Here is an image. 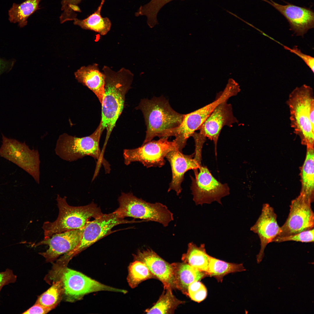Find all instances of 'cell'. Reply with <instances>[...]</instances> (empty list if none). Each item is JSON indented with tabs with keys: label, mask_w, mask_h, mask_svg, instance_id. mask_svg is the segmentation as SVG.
<instances>
[{
	"label": "cell",
	"mask_w": 314,
	"mask_h": 314,
	"mask_svg": "<svg viewBox=\"0 0 314 314\" xmlns=\"http://www.w3.org/2000/svg\"><path fill=\"white\" fill-rule=\"evenodd\" d=\"M102 70L105 76V80L99 124L102 132L104 129L106 130L104 145L105 147L123 110L125 95L130 88L134 75L130 70L124 67L115 72L109 67L104 65Z\"/></svg>",
	"instance_id": "obj_1"
},
{
	"label": "cell",
	"mask_w": 314,
	"mask_h": 314,
	"mask_svg": "<svg viewBox=\"0 0 314 314\" xmlns=\"http://www.w3.org/2000/svg\"><path fill=\"white\" fill-rule=\"evenodd\" d=\"M136 108L142 111L146 126L143 143L156 137H164L167 131L181 124L184 115L174 110L168 100L163 96L142 99Z\"/></svg>",
	"instance_id": "obj_2"
},
{
	"label": "cell",
	"mask_w": 314,
	"mask_h": 314,
	"mask_svg": "<svg viewBox=\"0 0 314 314\" xmlns=\"http://www.w3.org/2000/svg\"><path fill=\"white\" fill-rule=\"evenodd\" d=\"M102 132L99 124L95 131L90 135L78 138L64 133L59 136L56 143L55 151L62 159L72 162L90 156L97 160L96 171L103 164L107 173L110 172V165L103 157L99 146V142Z\"/></svg>",
	"instance_id": "obj_3"
},
{
	"label": "cell",
	"mask_w": 314,
	"mask_h": 314,
	"mask_svg": "<svg viewBox=\"0 0 314 314\" xmlns=\"http://www.w3.org/2000/svg\"><path fill=\"white\" fill-rule=\"evenodd\" d=\"M286 103L290 112V125L307 147H314V129L309 119L314 106L313 89L306 84L296 87L289 94Z\"/></svg>",
	"instance_id": "obj_4"
},
{
	"label": "cell",
	"mask_w": 314,
	"mask_h": 314,
	"mask_svg": "<svg viewBox=\"0 0 314 314\" xmlns=\"http://www.w3.org/2000/svg\"><path fill=\"white\" fill-rule=\"evenodd\" d=\"M67 197L57 195L56 200L59 209L57 219L53 222H44L42 228L44 238L46 239L56 233L83 228L91 218L95 219L103 213L100 208L92 202L87 205L74 206L69 205Z\"/></svg>",
	"instance_id": "obj_5"
},
{
	"label": "cell",
	"mask_w": 314,
	"mask_h": 314,
	"mask_svg": "<svg viewBox=\"0 0 314 314\" xmlns=\"http://www.w3.org/2000/svg\"><path fill=\"white\" fill-rule=\"evenodd\" d=\"M119 207L114 212L120 216L144 220L167 226L174 219L173 213L167 206L159 202L146 201L131 193H122L118 199Z\"/></svg>",
	"instance_id": "obj_6"
},
{
	"label": "cell",
	"mask_w": 314,
	"mask_h": 314,
	"mask_svg": "<svg viewBox=\"0 0 314 314\" xmlns=\"http://www.w3.org/2000/svg\"><path fill=\"white\" fill-rule=\"evenodd\" d=\"M0 156L15 164L40 183V161L37 150L30 149L25 142L9 138L2 134Z\"/></svg>",
	"instance_id": "obj_7"
},
{
	"label": "cell",
	"mask_w": 314,
	"mask_h": 314,
	"mask_svg": "<svg viewBox=\"0 0 314 314\" xmlns=\"http://www.w3.org/2000/svg\"><path fill=\"white\" fill-rule=\"evenodd\" d=\"M168 137L161 138L158 140H151L136 148L125 149L123 151L125 164L139 162L147 168L161 167L165 165L164 158L170 151L178 149L175 141H170Z\"/></svg>",
	"instance_id": "obj_8"
},
{
	"label": "cell",
	"mask_w": 314,
	"mask_h": 314,
	"mask_svg": "<svg viewBox=\"0 0 314 314\" xmlns=\"http://www.w3.org/2000/svg\"><path fill=\"white\" fill-rule=\"evenodd\" d=\"M198 170H194V177L190 176V188L195 204L202 205L215 201L222 204V198L229 194L227 184L218 181L206 167L201 165Z\"/></svg>",
	"instance_id": "obj_9"
},
{
	"label": "cell",
	"mask_w": 314,
	"mask_h": 314,
	"mask_svg": "<svg viewBox=\"0 0 314 314\" xmlns=\"http://www.w3.org/2000/svg\"><path fill=\"white\" fill-rule=\"evenodd\" d=\"M63 294L66 300L72 302L81 299L92 292L107 291L122 292L127 291L102 284L76 271L65 267L60 271Z\"/></svg>",
	"instance_id": "obj_10"
},
{
	"label": "cell",
	"mask_w": 314,
	"mask_h": 314,
	"mask_svg": "<svg viewBox=\"0 0 314 314\" xmlns=\"http://www.w3.org/2000/svg\"><path fill=\"white\" fill-rule=\"evenodd\" d=\"M230 97L229 93L223 90L213 101L195 111L184 114L181 124L176 128L168 131L166 136L175 137L174 140L178 150L182 152L188 139L199 129L214 108L220 103L228 100Z\"/></svg>",
	"instance_id": "obj_11"
},
{
	"label": "cell",
	"mask_w": 314,
	"mask_h": 314,
	"mask_svg": "<svg viewBox=\"0 0 314 314\" xmlns=\"http://www.w3.org/2000/svg\"><path fill=\"white\" fill-rule=\"evenodd\" d=\"M120 216L115 212L103 214L93 221L87 222L84 227L82 238L78 245L72 251L65 254L63 257L70 260L72 257L112 233L114 226L121 224L135 222Z\"/></svg>",
	"instance_id": "obj_12"
},
{
	"label": "cell",
	"mask_w": 314,
	"mask_h": 314,
	"mask_svg": "<svg viewBox=\"0 0 314 314\" xmlns=\"http://www.w3.org/2000/svg\"><path fill=\"white\" fill-rule=\"evenodd\" d=\"M311 203L300 194L292 200L288 217L281 227L280 233L277 236L293 235L313 229L314 215Z\"/></svg>",
	"instance_id": "obj_13"
},
{
	"label": "cell",
	"mask_w": 314,
	"mask_h": 314,
	"mask_svg": "<svg viewBox=\"0 0 314 314\" xmlns=\"http://www.w3.org/2000/svg\"><path fill=\"white\" fill-rule=\"evenodd\" d=\"M228 100L219 104L213 110L198 130L199 134L213 141L216 148L221 131L224 126L231 127L238 121L234 116L231 105Z\"/></svg>",
	"instance_id": "obj_14"
},
{
	"label": "cell",
	"mask_w": 314,
	"mask_h": 314,
	"mask_svg": "<svg viewBox=\"0 0 314 314\" xmlns=\"http://www.w3.org/2000/svg\"><path fill=\"white\" fill-rule=\"evenodd\" d=\"M84 227L55 233L50 238L43 239L35 244V246L42 245L49 246L45 252L39 253L46 261L52 262L60 256L72 251L80 243Z\"/></svg>",
	"instance_id": "obj_15"
},
{
	"label": "cell",
	"mask_w": 314,
	"mask_h": 314,
	"mask_svg": "<svg viewBox=\"0 0 314 314\" xmlns=\"http://www.w3.org/2000/svg\"><path fill=\"white\" fill-rule=\"evenodd\" d=\"M273 7L282 14L289 23L290 30L297 36H303L314 28V13L311 9L287 3L282 5L272 0H262Z\"/></svg>",
	"instance_id": "obj_16"
},
{
	"label": "cell",
	"mask_w": 314,
	"mask_h": 314,
	"mask_svg": "<svg viewBox=\"0 0 314 314\" xmlns=\"http://www.w3.org/2000/svg\"><path fill=\"white\" fill-rule=\"evenodd\" d=\"M250 230L257 234L260 241L261 249L257 256L258 263L262 260L266 246L272 242L281 232L277 222V216L273 208L268 204L263 205L261 214Z\"/></svg>",
	"instance_id": "obj_17"
},
{
	"label": "cell",
	"mask_w": 314,
	"mask_h": 314,
	"mask_svg": "<svg viewBox=\"0 0 314 314\" xmlns=\"http://www.w3.org/2000/svg\"><path fill=\"white\" fill-rule=\"evenodd\" d=\"M135 260L144 263L149 270L163 283L164 289H176L173 271L171 264L167 262L150 249L139 250L134 255Z\"/></svg>",
	"instance_id": "obj_18"
},
{
	"label": "cell",
	"mask_w": 314,
	"mask_h": 314,
	"mask_svg": "<svg viewBox=\"0 0 314 314\" xmlns=\"http://www.w3.org/2000/svg\"><path fill=\"white\" fill-rule=\"evenodd\" d=\"M194 156V153L185 155L178 149L171 151L167 154L165 158L170 164L172 172V179L168 192L172 190L177 195H179L182 191L181 184L185 174L189 170L197 169L201 166V163Z\"/></svg>",
	"instance_id": "obj_19"
},
{
	"label": "cell",
	"mask_w": 314,
	"mask_h": 314,
	"mask_svg": "<svg viewBox=\"0 0 314 314\" xmlns=\"http://www.w3.org/2000/svg\"><path fill=\"white\" fill-rule=\"evenodd\" d=\"M77 81L86 86L96 95L101 104L104 92L105 76L96 63L83 66L74 73Z\"/></svg>",
	"instance_id": "obj_20"
},
{
	"label": "cell",
	"mask_w": 314,
	"mask_h": 314,
	"mask_svg": "<svg viewBox=\"0 0 314 314\" xmlns=\"http://www.w3.org/2000/svg\"><path fill=\"white\" fill-rule=\"evenodd\" d=\"M173 269L176 289L188 296V288L192 282L209 276L206 273L184 262L171 264Z\"/></svg>",
	"instance_id": "obj_21"
},
{
	"label": "cell",
	"mask_w": 314,
	"mask_h": 314,
	"mask_svg": "<svg viewBox=\"0 0 314 314\" xmlns=\"http://www.w3.org/2000/svg\"><path fill=\"white\" fill-rule=\"evenodd\" d=\"M314 147H307L305 160L301 172V189L300 194L312 203L314 201Z\"/></svg>",
	"instance_id": "obj_22"
},
{
	"label": "cell",
	"mask_w": 314,
	"mask_h": 314,
	"mask_svg": "<svg viewBox=\"0 0 314 314\" xmlns=\"http://www.w3.org/2000/svg\"><path fill=\"white\" fill-rule=\"evenodd\" d=\"M187 249V252L182 256L181 260L183 262L208 275V265L211 256L207 253L205 245L202 244L198 246L191 242L188 244Z\"/></svg>",
	"instance_id": "obj_23"
},
{
	"label": "cell",
	"mask_w": 314,
	"mask_h": 314,
	"mask_svg": "<svg viewBox=\"0 0 314 314\" xmlns=\"http://www.w3.org/2000/svg\"><path fill=\"white\" fill-rule=\"evenodd\" d=\"M103 5L101 3L97 10L85 19H74V24L83 29L97 32L101 35H106L110 30L111 24L108 18L103 17L101 15Z\"/></svg>",
	"instance_id": "obj_24"
},
{
	"label": "cell",
	"mask_w": 314,
	"mask_h": 314,
	"mask_svg": "<svg viewBox=\"0 0 314 314\" xmlns=\"http://www.w3.org/2000/svg\"><path fill=\"white\" fill-rule=\"evenodd\" d=\"M40 0H26L20 4L14 3L8 10L10 22L18 23L20 27L26 26L28 17L39 9L38 4Z\"/></svg>",
	"instance_id": "obj_25"
},
{
	"label": "cell",
	"mask_w": 314,
	"mask_h": 314,
	"mask_svg": "<svg viewBox=\"0 0 314 314\" xmlns=\"http://www.w3.org/2000/svg\"><path fill=\"white\" fill-rule=\"evenodd\" d=\"M185 303L176 298L173 295L172 290L164 289L156 304L145 312L147 314H174L177 307Z\"/></svg>",
	"instance_id": "obj_26"
},
{
	"label": "cell",
	"mask_w": 314,
	"mask_h": 314,
	"mask_svg": "<svg viewBox=\"0 0 314 314\" xmlns=\"http://www.w3.org/2000/svg\"><path fill=\"white\" fill-rule=\"evenodd\" d=\"M245 270L242 264L226 262L211 256L208 274L221 282L224 276L230 273L240 272Z\"/></svg>",
	"instance_id": "obj_27"
},
{
	"label": "cell",
	"mask_w": 314,
	"mask_h": 314,
	"mask_svg": "<svg viewBox=\"0 0 314 314\" xmlns=\"http://www.w3.org/2000/svg\"><path fill=\"white\" fill-rule=\"evenodd\" d=\"M135 261L129 266L127 278L129 284L131 288H135L142 282L147 280L157 279L144 263L139 261Z\"/></svg>",
	"instance_id": "obj_28"
},
{
	"label": "cell",
	"mask_w": 314,
	"mask_h": 314,
	"mask_svg": "<svg viewBox=\"0 0 314 314\" xmlns=\"http://www.w3.org/2000/svg\"><path fill=\"white\" fill-rule=\"evenodd\" d=\"M173 0H151L146 4L141 6L135 13V15L146 16L148 26L153 28L158 24L157 17L159 11L167 3Z\"/></svg>",
	"instance_id": "obj_29"
},
{
	"label": "cell",
	"mask_w": 314,
	"mask_h": 314,
	"mask_svg": "<svg viewBox=\"0 0 314 314\" xmlns=\"http://www.w3.org/2000/svg\"><path fill=\"white\" fill-rule=\"evenodd\" d=\"M62 294V284L59 280L53 282L51 287L39 296L35 303L55 308L60 300Z\"/></svg>",
	"instance_id": "obj_30"
},
{
	"label": "cell",
	"mask_w": 314,
	"mask_h": 314,
	"mask_svg": "<svg viewBox=\"0 0 314 314\" xmlns=\"http://www.w3.org/2000/svg\"><path fill=\"white\" fill-rule=\"evenodd\" d=\"M314 229L304 231L290 235L284 236H277L272 242H280L288 241H294L302 242H314Z\"/></svg>",
	"instance_id": "obj_31"
},
{
	"label": "cell",
	"mask_w": 314,
	"mask_h": 314,
	"mask_svg": "<svg viewBox=\"0 0 314 314\" xmlns=\"http://www.w3.org/2000/svg\"><path fill=\"white\" fill-rule=\"evenodd\" d=\"M81 0H63L62 10L63 13L60 17L61 23L72 20L75 18L74 12H79L80 9L77 6Z\"/></svg>",
	"instance_id": "obj_32"
},
{
	"label": "cell",
	"mask_w": 314,
	"mask_h": 314,
	"mask_svg": "<svg viewBox=\"0 0 314 314\" xmlns=\"http://www.w3.org/2000/svg\"><path fill=\"white\" fill-rule=\"evenodd\" d=\"M207 294L206 289L199 281L191 283L188 288V296L193 301L200 302L204 300Z\"/></svg>",
	"instance_id": "obj_33"
},
{
	"label": "cell",
	"mask_w": 314,
	"mask_h": 314,
	"mask_svg": "<svg viewBox=\"0 0 314 314\" xmlns=\"http://www.w3.org/2000/svg\"><path fill=\"white\" fill-rule=\"evenodd\" d=\"M284 47L285 49L289 50L300 57L314 73V59L313 57L303 53L296 46H294L292 48L285 46H284Z\"/></svg>",
	"instance_id": "obj_34"
},
{
	"label": "cell",
	"mask_w": 314,
	"mask_h": 314,
	"mask_svg": "<svg viewBox=\"0 0 314 314\" xmlns=\"http://www.w3.org/2000/svg\"><path fill=\"white\" fill-rule=\"evenodd\" d=\"M17 279V276L11 270L8 268L5 271L0 272V292L4 286L15 283Z\"/></svg>",
	"instance_id": "obj_35"
},
{
	"label": "cell",
	"mask_w": 314,
	"mask_h": 314,
	"mask_svg": "<svg viewBox=\"0 0 314 314\" xmlns=\"http://www.w3.org/2000/svg\"><path fill=\"white\" fill-rule=\"evenodd\" d=\"M54 308L53 307H47L35 303L33 306L22 313L45 314L47 313Z\"/></svg>",
	"instance_id": "obj_36"
},
{
	"label": "cell",
	"mask_w": 314,
	"mask_h": 314,
	"mask_svg": "<svg viewBox=\"0 0 314 314\" xmlns=\"http://www.w3.org/2000/svg\"><path fill=\"white\" fill-rule=\"evenodd\" d=\"M11 63L0 58V75L11 67Z\"/></svg>",
	"instance_id": "obj_37"
},
{
	"label": "cell",
	"mask_w": 314,
	"mask_h": 314,
	"mask_svg": "<svg viewBox=\"0 0 314 314\" xmlns=\"http://www.w3.org/2000/svg\"><path fill=\"white\" fill-rule=\"evenodd\" d=\"M105 0H101V3L103 4Z\"/></svg>",
	"instance_id": "obj_38"
}]
</instances>
